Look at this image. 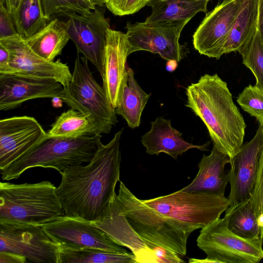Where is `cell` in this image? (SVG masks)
Listing matches in <instances>:
<instances>
[{
  "mask_svg": "<svg viewBox=\"0 0 263 263\" xmlns=\"http://www.w3.org/2000/svg\"><path fill=\"white\" fill-rule=\"evenodd\" d=\"M58 263H137L133 253L93 248H71L60 245Z\"/></svg>",
  "mask_w": 263,
  "mask_h": 263,
  "instance_id": "d4e9b609",
  "label": "cell"
},
{
  "mask_svg": "<svg viewBox=\"0 0 263 263\" xmlns=\"http://www.w3.org/2000/svg\"><path fill=\"white\" fill-rule=\"evenodd\" d=\"M237 102L250 116L255 118L259 124H263V87L249 85L240 93Z\"/></svg>",
  "mask_w": 263,
  "mask_h": 263,
  "instance_id": "1f68e13d",
  "label": "cell"
},
{
  "mask_svg": "<svg viewBox=\"0 0 263 263\" xmlns=\"http://www.w3.org/2000/svg\"><path fill=\"white\" fill-rule=\"evenodd\" d=\"M250 200L258 217L263 213V148L259 159L256 181Z\"/></svg>",
  "mask_w": 263,
  "mask_h": 263,
  "instance_id": "836d02e7",
  "label": "cell"
},
{
  "mask_svg": "<svg viewBox=\"0 0 263 263\" xmlns=\"http://www.w3.org/2000/svg\"><path fill=\"white\" fill-rule=\"evenodd\" d=\"M257 29L263 44V0H258V15Z\"/></svg>",
  "mask_w": 263,
  "mask_h": 263,
  "instance_id": "74e56055",
  "label": "cell"
},
{
  "mask_svg": "<svg viewBox=\"0 0 263 263\" xmlns=\"http://www.w3.org/2000/svg\"><path fill=\"white\" fill-rule=\"evenodd\" d=\"M60 246L41 225L0 220V252L23 256L28 262L58 263Z\"/></svg>",
  "mask_w": 263,
  "mask_h": 263,
  "instance_id": "8fae6325",
  "label": "cell"
},
{
  "mask_svg": "<svg viewBox=\"0 0 263 263\" xmlns=\"http://www.w3.org/2000/svg\"><path fill=\"white\" fill-rule=\"evenodd\" d=\"M25 257L8 252H0V263H26Z\"/></svg>",
  "mask_w": 263,
  "mask_h": 263,
  "instance_id": "8d00e7d4",
  "label": "cell"
},
{
  "mask_svg": "<svg viewBox=\"0 0 263 263\" xmlns=\"http://www.w3.org/2000/svg\"><path fill=\"white\" fill-rule=\"evenodd\" d=\"M65 214L57 187L48 181L0 183V220L42 225Z\"/></svg>",
  "mask_w": 263,
  "mask_h": 263,
  "instance_id": "5b68a950",
  "label": "cell"
},
{
  "mask_svg": "<svg viewBox=\"0 0 263 263\" xmlns=\"http://www.w3.org/2000/svg\"><path fill=\"white\" fill-rule=\"evenodd\" d=\"M96 7H102L105 5L107 0H85Z\"/></svg>",
  "mask_w": 263,
  "mask_h": 263,
  "instance_id": "60d3db41",
  "label": "cell"
},
{
  "mask_svg": "<svg viewBox=\"0 0 263 263\" xmlns=\"http://www.w3.org/2000/svg\"><path fill=\"white\" fill-rule=\"evenodd\" d=\"M243 64L253 73L256 84L263 87V44L257 29L240 47Z\"/></svg>",
  "mask_w": 263,
  "mask_h": 263,
  "instance_id": "f546056e",
  "label": "cell"
},
{
  "mask_svg": "<svg viewBox=\"0 0 263 263\" xmlns=\"http://www.w3.org/2000/svg\"><path fill=\"white\" fill-rule=\"evenodd\" d=\"M52 106L54 107H60L62 106L63 102L62 99L58 97L52 98L51 100Z\"/></svg>",
  "mask_w": 263,
  "mask_h": 263,
  "instance_id": "b9f144b4",
  "label": "cell"
},
{
  "mask_svg": "<svg viewBox=\"0 0 263 263\" xmlns=\"http://www.w3.org/2000/svg\"><path fill=\"white\" fill-rule=\"evenodd\" d=\"M230 157L215 146L210 155H203L198 164L199 171L193 181L181 189L184 192L222 195L229 182L228 174L224 172Z\"/></svg>",
  "mask_w": 263,
  "mask_h": 263,
  "instance_id": "44dd1931",
  "label": "cell"
},
{
  "mask_svg": "<svg viewBox=\"0 0 263 263\" xmlns=\"http://www.w3.org/2000/svg\"><path fill=\"white\" fill-rule=\"evenodd\" d=\"M123 128L107 144L100 141L89 163L67 167L60 173L57 195L65 215L90 221L99 219L108 206L120 181V140Z\"/></svg>",
  "mask_w": 263,
  "mask_h": 263,
  "instance_id": "6da1fadb",
  "label": "cell"
},
{
  "mask_svg": "<svg viewBox=\"0 0 263 263\" xmlns=\"http://www.w3.org/2000/svg\"><path fill=\"white\" fill-rule=\"evenodd\" d=\"M69 39L59 24L58 18H55L43 29L25 40L39 57L47 61L54 62L55 57L61 54Z\"/></svg>",
  "mask_w": 263,
  "mask_h": 263,
  "instance_id": "603a6c76",
  "label": "cell"
},
{
  "mask_svg": "<svg viewBox=\"0 0 263 263\" xmlns=\"http://www.w3.org/2000/svg\"><path fill=\"white\" fill-rule=\"evenodd\" d=\"M22 0H0V3H3L6 7L9 12L13 15Z\"/></svg>",
  "mask_w": 263,
  "mask_h": 263,
  "instance_id": "f35d334b",
  "label": "cell"
},
{
  "mask_svg": "<svg viewBox=\"0 0 263 263\" xmlns=\"http://www.w3.org/2000/svg\"><path fill=\"white\" fill-rule=\"evenodd\" d=\"M210 0H149L147 6L152 8L151 14L144 22L188 21L198 12H208Z\"/></svg>",
  "mask_w": 263,
  "mask_h": 263,
  "instance_id": "7402d4cb",
  "label": "cell"
},
{
  "mask_svg": "<svg viewBox=\"0 0 263 263\" xmlns=\"http://www.w3.org/2000/svg\"><path fill=\"white\" fill-rule=\"evenodd\" d=\"M70 108L89 116L98 132L108 134L118 122L115 109L109 102L103 87L93 78L88 60L77 54L69 85L64 87L61 98Z\"/></svg>",
  "mask_w": 263,
  "mask_h": 263,
  "instance_id": "8992f818",
  "label": "cell"
},
{
  "mask_svg": "<svg viewBox=\"0 0 263 263\" xmlns=\"http://www.w3.org/2000/svg\"><path fill=\"white\" fill-rule=\"evenodd\" d=\"M12 16L17 34L24 39L35 34L50 22L42 14L39 0H22Z\"/></svg>",
  "mask_w": 263,
  "mask_h": 263,
  "instance_id": "f1b7e54d",
  "label": "cell"
},
{
  "mask_svg": "<svg viewBox=\"0 0 263 263\" xmlns=\"http://www.w3.org/2000/svg\"><path fill=\"white\" fill-rule=\"evenodd\" d=\"M188 22H127L126 33L129 46V54L144 50L159 54L167 61L180 62L186 55L187 49L179 43V38Z\"/></svg>",
  "mask_w": 263,
  "mask_h": 263,
  "instance_id": "30bf717a",
  "label": "cell"
},
{
  "mask_svg": "<svg viewBox=\"0 0 263 263\" xmlns=\"http://www.w3.org/2000/svg\"><path fill=\"white\" fill-rule=\"evenodd\" d=\"M0 45L9 53L8 62L0 68V73L52 78L60 82L64 87L70 83L72 74L66 64L60 60L49 62L41 58L19 34L1 38Z\"/></svg>",
  "mask_w": 263,
  "mask_h": 263,
  "instance_id": "7c38bea8",
  "label": "cell"
},
{
  "mask_svg": "<svg viewBox=\"0 0 263 263\" xmlns=\"http://www.w3.org/2000/svg\"><path fill=\"white\" fill-rule=\"evenodd\" d=\"M149 0H107V8L115 15L134 14L143 8Z\"/></svg>",
  "mask_w": 263,
  "mask_h": 263,
  "instance_id": "d6a6232c",
  "label": "cell"
},
{
  "mask_svg": "<svg viewBox=\"0 0 263 263\" xmlns=\"http://www.w3.org/2000/svg\"><path fill=\"white\" fill-rule=\"evenodd\" d=\"M126 33L109 28L106 32L103 87L111 106H118L127 84L126 60L129 54Z\"/></svg>",
  "mask_w": 263,
  "mask_h": 263,
  "instance_id": "ac0fdd59",
  "label": "cell"
},
{
  "mask_svg": "<svg viewBox=\"0 0 263 263\" xmlns=\"http://www.w3.org/2000/svg\"><path fill=\"white\" fill-rule=\"evenodd\" d=\"M227 1V0H222V1Z\"/></svg>",
  "mask_w": 263,
  "mask_h": 263,
  "instance_id": "ee69618b",
  "label": "cell"
},
{
  "mask_svg": "<svg viewBox=\"0 0 263 263\" xmlns=\"http://www.w3.org/2000/svg\"><path fill=\"white\" fill-rule=\"evenodd\" d=\"M262 148L263 124H259L254 138L230 158L231 167L228 173L231 187L228 197L230 205L251 199Z\"/></svg>",
  "mask_w": 263,
  "mask_h": 263,
  "instance_id": "9a60e30c",
  "label": "cell"
},
{
  "mask_svg": "<svg viewBox=\"0 0 263 263\" xmlns=\"http://www.w3.org/2000/svg\"><path fill=\"white\" fill-rule=\"evenodd\" d=\"M41 226L54 242L74 249L93 248L112 252H128L112 241L105 233L82 218L64 215Z\"/></svg>",
  "mask_w": 263,
  "mask_h": 263,
  "instance_id": "4fadbf2b",
  "label": "cell"
},
{
  "mask_svg": "<svg viewBox=\"0 0 263 263\" xmlns=\"http://www.w3.org/2000/svg\"><path fill=\"white\" fill-rule=\"evenodd\" d=\"M143 202L160 214L191 227L202 229L220 218L230 205L223 194L214 195L179 190Z\"/></svg>",
  "mask_w": 263,
  "mask_h": 263,
  "instance_id": "52a82bcc",
  "label": "cell"
},
{
  "mask_svg": "<svg viewBox=\"0 0 263 263\" xmlns=\"http://www.w3.org/2000/svg\"><path fill=\"white\" fill-rule=\"evenodd\" d=\"M17 34L13 19L6 6L0 3V39Z\"/></svg>",
  "mask_w": 263,
  "mask_h": 263,
  "instance_id": "d590c367",
  "label": "cell"
},
{
  "mask_svg": "<svg viewBox=\"0 0 263 263\" xmlns=\"http://www.w3.org/2000/svg\"><path fill=\"white\" fill-rule=\"evenodd\" d=\"M46 136L33 117H13L0 120V170L27 153Z\"/></svg>",
  "mask_w": 263,
  "mask_h": 263,
  "instance_id": "2e32d148",
  "label": "cell"
},
{
  "mask_svg": "<svg viewBox=\"0 0 263 263\" xmlns=\"http://www.w3.org/2000/svg\"><path fill=\"white\" fill-rule=\"evenodd\" d=\"M244 0H227L208 12L193 35L198 52L219 59Z\"/></svg>",
  "mask_w": 263,
  "mask_h": 263,
  "instance_id": "5bb4252c",
  "label": "cell"
},
{
  "mask_svg": "<svg viewBox=\"0 0 263 263\" xmlns=\"http://www.w3.org/2000/svg\"><path fill=\"white\" fill-rule=\"evenodd\" d=\"M63 90V85L52 78L0 73V110L17 108L32 99L61 98Z\"/></svg>",
  "mask_w": 263,
  "mask_h": 263,
  "instance_id": "e0dca14e",
  "label": "cell"
},
{
  "mask_svg": "<svg viewBox=\"0 0 263 263\" xmlns=\"http://www.w3.org/2000/svg\"><path fill=\"white\" fill-rule=\"evenodd\" d=\"M197 243L207 262L258 263L263 258V239L239 237L228 229L224 218L202 228Z\"/></svg>",
  "mask_w": 263,
  "mask_h": 263,
  "instance_id": "ba28073f",
  "label": "cell"
},
{
  "mask_svg": "<svg viewBox=\"0 0 263 263\" xmlns=\"http://www.w3.org/2000/svg\"><path fill=\"white\" fill-rule=\"evenodd\" d=\"M144 240L147 247L154 253L157 263L185 262L178 254L170 249L146 239Z\"/></svg>",
  "mask_w": 263,
  "mask_h": 263,
  "instance_id": "e575fe53",
  "label": "cell"
},
{
  "mask_svg": "<svg viewBox=\"0 0 263 263\" xmlns=\"http://www.w3.org/2000/svg\"><path fill=\"white\" fill-rule=\"evenodd\" d=\"M9 53L2 45H0V68L5 66L8 63Z\"/></svg>",
  "mask_w": 263,
  "mask_h": 263,
  "instance_id": "ab89813d",
  "label": "cell"
},
{
  "mask_svg": "<svg viewBox=\"0 0 263 263\" xmlns=\"http://www.w3.org/2000/svg\"><path fill=\"white\" fill-rule=\"evenodd\" d=\"M127 84L124 88L116 114L121 116L132 128L139 126L142 111L151 94H147L140 87L134 77V72L127 65Z\"/></svg>",
  "mask_w": 263,
  "mask_h": 263,
  "instance_id": "cb8c5ba5",
  "label": "cell"
},
{
  "mask_svg": "<svg viewBox=\"0 0 263 263\" xmlns=\"http://www.w3.org/2000/svg\"><path fill=\"white\" fill-rule=\"evenodd\" d=\"M101 137L100 133L78 137L46 135L29 152L1 171L2 178L17 179L25 171L34 167L52 168L61 173L68 166L89 162Z\"/></svg>",
  "mask_w": 263,
  "mask_h": 263,
  "instance_id": "3957f363",
  "label": "cell"
},
{
  "mask_svg": "<svg viewBox=\"0 0 263 263\" xmlns=\"http://www.w3.org/2000/svg\"><path fill=\"white\" fill-rule=\"evenodd\" d=\"M150 130L141 137V142L146 153L156 155L164 153L176 159L191 148L207 151L209 142L202 145H194L184 140L182 133L171 126V120L162 117L151 122Z\"/></svg>",
  "mask_w": 263,
  "mask_h": 263,
  "instance_id": "ffe728a7",
  "label": "cell"
},
{
  "mask_svg": "<svg viewBox=\"0 0 263 263\" xmlns=\"http://www.w3.org/2000/svg\"><path fill=\"white\" fill-rule=\"evenodd\" d=\"M116 198L120 213L141 238L164 246L181 257L185 256L187 238L196 228L155 211L132 193L122 182Z\"/></svg>",
  "mask_w": 263,
  "mask_h": 263,
  "instance_id": "277c9868",
  "label": "cell"
},
{
  "mask_svg": "<svg viewBox=\"0 0 263 263\" xmlns=\"http://www.w3.org/2000/svg\"><path fill=\"white\" fill-rule=\"evenodd\" d=\"M58 22L74 43L78 52L83 54L97 68L101 77L104 72L106 32L109 21L105 10L96 7L89 14L67 13Z\"/></svg>",
  "mask_w": 263,
  "mask_h": 263,
  "instance_id": "9c48e42d",
  "label": "cell"
},
{
  "mask_svg": "<svg viewBox=\"0 0 263 263\" xmlns=\"http://www.w3.org/2000/svg\"><path fill=\"white\" fill-rule=\"evenodd\" d=\"M258 0H244L222 53L237 51L257 27Z\"/></svg>",
  "mask_w": 263,
  "mask_h": 263,
  "instance_id": "4316f807",
  "label": "cell"
},
{
  "mask_svg": "<svg viewBox=\"0 0 263 263\" xmlns=\"http://www.w3.org/2000/svg\"><path fill=\"white\" fill-rule=\"evenodd\" d=\"M185 93V105L205 124L213 146L232 157L243 145L246 124L227 83L217 73L205 74Z\"/></svg>",
  "mask_w": 263,
  "mask_h": 263,
  "instance_id": "7a4b0ae2",
  "label": "cell"
},
{
  "mask_svg": "<svg viewBox=\"0 0 263 263\" xmlns=\"http://www.w3.org/2000/svg\"><path fill=\"white\" fill-rule=\"evenodd\" d=\"M115 194L100 217L91 223L103 231L115 243L132 251L137 263H157L154 253L120 213Z\"/></svg>",
  "mask_w": 263,
  "mask_h": 263,
  "instance_id": "d6986e66",
  "label": "cell"
},
{
  "mask_svg": "<svg viewBox=\"0 0 263 263\" xmlns=\"http://www.w3.org/2000/svg\"><path fill=\"white\" fill-rule=\"evenodd\" d=\"M224 219L228 229L239 237L246 239H262L250 199L230 205L226 210Z\"/></svg>",
  "mask_w": 263,
  "mask_h": 263,
  "instance_id": "484cf974",
  "label": "cell"
},
{
  "mask_svg": "<svg viewBox=\"0 0 263 263\" xmlns=\"http://www.w3.org/2000/svg\"><path fill=\"white\" fill-rule=\"evenodd\" d=\"M257 222L261 230V236L263 239V213L258 216Z\"/></svg>",
  "mask_w": 263,
  "mask_h": 263,
  "instance_id": "7bdbcfd3",
  "label": "cell"
},
{
  "mask_svg": "<svg viewBox=\"0 0 263 263\" xmlns=\"http://www.w3.org/2000/svg\"><path fill=\"white\" fill-rule=\"evenodd\" d=\"M43 16L51 21L67 13L89 14L96 7L85 0H39Z\"/></svg>",
  "mask_w": 263,
  "mask_h": 263,
  "instance_id": "4dcf8cb0",
  "label": "cell"
},
{
  "mask_svg": "<svg viewBox=\"0 0 263 263\" xmlns=\"http://www.w3.org/2000/svg\"><path fill=\"white\" fill-rule=\"evenodd\" d=\"M99 133L96 125L89 116L70 108L56 118L46 135L52 137H78Z\"/></svg>",
  "mask_w": 263,
  "mask_h": 263,
  "instance_id": "83f0119b",
  "label": "cell"
}]
</instances>
